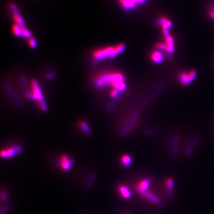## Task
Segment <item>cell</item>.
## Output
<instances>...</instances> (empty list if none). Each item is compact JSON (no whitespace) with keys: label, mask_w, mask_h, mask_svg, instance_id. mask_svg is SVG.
Listing matches in <instances>:
<instances>
[{"label":"cell","mask_w":214,"mask_h":214,"mask_svg":"<svg viewBox=\"0 0 214 214\" xmlns=\"http://www.w3.org/2000/svg\"><path fill=\"white\" fill-rule=\"evenodd\" d=\"M121 162L123 166H128L131 163V159L128 155H124L121 158Z\"/></svg>","instance_id":"5bb4252c"},{"label":"cell","mask_w":214,"mask_h":214,"mask_svg":"<svg viewBox=\"0 0 214 214\" xmlns=\"http://www.w3.org/2000/svg\"><path fill=\"white\" fill-rule=\"evenodd\" d=\"M122 7L126 10H128L135 7L136 3L134 0H119Z\"/></svg>","instance_id":"52a82bcc"},{"label":"cell","mask_w":214,"mask_h":214,"mask_svg":"<svg viewBox=\"0 0 214 214\" xmlns=\"http://www.w3.org/2000/svg\"><path fill=\"white\" fill-rule=\"evenodd\" d=\"M119 191L120 194L125 198L128 199L131 197V193L128 187L125 185H120L119 187Z\"/></svg>","instance_id":"30bf717a"},{"label":"cell","mask_w":214,"mask_h":214,"mask_svg":"<svg viewBox=\"0 0 214 214\" xmlns=\"http://www.w3.org/2000/svg\"><path fill=\"white\" fill-rule=\"evenodd\" d=\"M31 84L32 91L31 93L27 94V96L28 98H32L38 101L41 110L43 111H46L47 108L43 98V94L42 93L41 91L40 90V87L39 86L38 83H37V82L35 80H32L31 81Z\"/></svg>","instance_id":"3957f363"},{"label":"cell","mask_w":214,"mask_h":214,"mask_svg":"<svg viewBox=\"0 0 214 214\" xmlns=\"http://www.w3.org/2000/svg\"><path fill=\"white\" fill-rule=\"evenodd\" d=\"M125 81L123 75L119 73H106L100 74L96 78L95 84L101 87L103 86H112L117 82Z\"/></svg>","instance_id":"7a4b0ae2"},{"label":"cell","mask_w":214,"mask_h":214,"mask_svg":"<svg viewBox=\"0 0 214 214\" xmlns=\"http://www.w3.org/2000/svg\"><path fill=\"white\" fill-rule=\"evenodd\" d=\"M189 75L190 76V79L191 80V81H192L196 77V75H197V73L194 70H192L189 73Z\"/></svg>","instance_id":"ffe728a7"},{"label":"cell","mask_w":214,"mask_h":214,"mask_svg":"<svg viewBox=\"0 0 214 214\" xmlns=\"http://www.w3.org/2000/svg\"><path fill=\"white\" fill-rule=\"evenodd\" d=\"M165 36L166 39V43L168 45L169 48L168 52L169 53H172L174 51V39L169 35V34Z\"/></svg>","instance_id":"ba28073f"},{"label":"cell","mask_w":214,"mask_h":214,"mask_svg":"<svg viewBox=\"0 0 214 214\" xmlns=\"http://www.w3.org/2000/svg\"><path fill=\"white\" fill-rule=\"evenodd\" d=\"M119 91H120L119 90L115 89V88H114V89L111 90V93H110L111 96L112 98H117V97L119 95Z\"/></svg>","instance_id":"ac0fdd59"},{"label":"cell","mask_w":214,"mask_h":214,"mask_svg":"<svg viewBox=\"0 0 214 214\" xmlns=\"http://www.w3.org/2000/svg\"><path fill=\"white\" fill-rule=\"evenodd\" d=\"M28 44L29 45L30 47L31 48H35L36 47V42L35 39L33 38H30L28 39Z\"/></svg>","instance_id":"e0dca14e"},{"label":"cell","mask_w":214,"mask_h":214,"mask_svg":"<svg viewBox=\"0 0 214 214\" xmlns=\"http://www.w3.org/2000/svg\"><path fill=\"white\" fill-rule=\"evenodd\" d=\"M124 44H119L114 47H108L95 51L92 54L94 59L99 61L106 58L111 59L123 52L125 50Z\"/></svg>","instance_id":"6da1fadb"},{"label":"cell","mask_w":214,"mask_h":214,"mask_svg":"<svg viewBox=\"0 0 214 214\" xmlns=\"http://www.w3.org/2000/svg\"><path fill=\"white\" fill-rule=\"evenodd\" d=\"M174 182L173 180L171 178H169L166 180V185L167 189H168V195L169 196L172 195V188L174 186Z\"/></svg>","instance_id":"9a60e30c"},{"label":"cell","mask_w":214,"mask_h":214,"mask_svg":"<svg viewBox=\"0 0 214 214\" xmlns=\"http://www.w3.org/2000/svg\"><path fill=\"white\" fill-rule=\"evenodd\" d=\"M80 126L82 129L86 133H88L89 132V128L85 122H81L80 123Z\"/></svg>","instance_id":"d6986e66"},{"label":"cell","mask_w":214,"mask_h":214,"mask_svg":"<svg viewBox=\"0 0 214 214\" xmlns=\"http://www.w3.org/2000/svg\"><path fill=\"white\" fill-rule=\"evenodd\" d=\"M151 181L149 178H146L144 180H141L138 185H136V186L138 187L139 188L141 189L142 190H148L149 187L151 184Z\"/></svg>","instance_id":"9c48e42d"},{"label":"cell","mask_w":214,"mask_h":214,"mask_svg":"<svg viewBox=\"0 0 214 214\" xmlns=\"http://www.w3.org/2000/svg\"><path fill=\"white\" fill-rule=\"evenodd\" d=\"M135 1V2L137 3H139V4H140V3H144V1H147V0H134Z\"/></svg>","instance_id":"7402d4cb"},{"label":"cell","mask_w":214,"mask_h":214,"mask_svg":"<svg viewBox=\"0 0 214 214\" xmlns=\"http://www.w3.org/2000/svg\"><path fill=\"white\" fill-rule=\"evenodd\" d=\"M135 189L136 190L138 193H140L141 195H142L143 197H145L148 200L154 203L157 204H159V205H160L162 203L160 199H159L157 196L154 194L153 193L148 191V190H142L136 186H135Z\"/></svg>","instance_id":"277c9868"},{"label":"cell","mask_w":214,"mask_h":214,"mask_svg":"<svg viewBox=\"0 0 214 214\" xmlns=\"http://www.w3.org/2000/svg\"><path fill=\"white\" fill-rule=\"evenodd\" d=\"M210 16L214 19V4L211 7V10L209 11Z\"/></svg>","instance_id":"44dd1931"},{"label":"cell","mask_w":214,"mask_h":214,"mask_svg":"<svg viewBox=\"0 0 214 214\" xmlns=\"http://www.w3.org/2000/svg\"><path fill=\"white\" fill-rule=\"evenodd\" d=\"M159 24L161 25L163 29H168L171 26V21L167 19L165 17H162L159 19Z\"/></svg>","instance_id":"8fae6325"},{"label":"cell","mask_w":214,"mask_h":214,"mask_svg":"<svg viewBox=\"0 0 214 214\" xmlns=\"http://www.w3.org/2000/svg\"><path fill=\"white\" fill-rule=\"evenodd\" d=\"M180 81L183 84L187 85L191 82L188 73H181L180 76Z\"/></svg>","instance_id":"7c38bea8"},{"label":"cell","mask_w":214,"mask_h":214,"mask_svg":"<svg viewBox=\"0 0 214 214\" xmlns=\"http://www.w3.org/2000/svg\"><path fill=\"white\" fill-rule=\"evenodd\" d=\"M21 151L20 147H12L6 150H2L1 152V157L4 158L7 157H12L14 156L16 153H18Z\"/></svg>","instance_id":"8992f818"},{"label":"cell","mask_w":214,"mask_h":214,"mask_svg":"<svg viewBox=\"0 0 214 214\" xmlns=\"http://www.w3.org/2000/svg\"><path fill=\"white\" fill-rule=\"evenodd\" d=\"M156 47L158 48V49H161V50H163L167 51L168 52L169 50V48L166 43H159L156 44Z\"/></svg>","instance_id":"2e32d148"},{"label":"cell","mask_w":214,"mask_h":214,"mask_svg":"<svg viewBox=\"0 0 214 214\" xmlns=\"http://www.w3.org/2000/svg\"><path fill=\"white\" fill-rule=\"evenodd\" d=\"M151 59L154 62L160 63L163 61V55L160 52L155 51L152 54Z\"/></svg>","instance_id":"4fadbf2b"},{"label":"cell","mask_w":214,"mask_h":214,"mask_svg":"<svg viewBox=\"0 0 214 214\" xmlns=\"http://www.w3.org/2000/svg\"><path fill=\"white\" fill-rule=\"evenodd\" d=\"M73 160L68 156L63 155L59 160V166L64 171H67L71 168Z\"/></svg>","instance_id":"5b68a950"}]
</instances>
